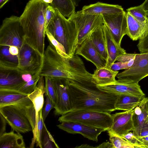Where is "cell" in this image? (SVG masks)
I'll list each match as a JSON object with an SVG mask.
<instances>
[{
	"mask_svg": "<svg viewBox=\"0 0 148 148\" xmlns=\"http://www.w3.org/2000/svg\"><path fill=\"white\" fill-rule=\"evenodd\" d=\"M18 70L22 73L34 74L40 70L43 56L25 41L18 55Z\"/></svg>",
	"mask_w": 148,
	"mask_h": 148,
	"instance_id": "8",
	"label": "cell"
},
{
	"mask_svg": "<svg viewBox=\"0 0 148 148\" xmlns=\"http://www.w3.org/2000/svg\"><path fill=\"white\" fill-rule=\"evenodd\" d=\"M106 38L108 58L106 66L110 69L111 65L120 56L126 53V51L118 44L110 32L105 24L102 25Z\"/></svg>",
	"mask_w": 148,
	"mask_h": 148,
	"instance_id": "19",
	"label": "cell"
},
{
	"mask_svg": "<svg viewBox=\"0 0 148 148\" xmlns=\"http://www.w3.org/2000/svg\"><path fill=\"white\" fill-rule=\"evenodd\" d=\"M24 108L13 105L0 107V113L5 119L12 130L18 133H24L32 131Z\"/></svg>",
	"mask_w": 148,
	"mask_h": 148,
	"instance_id": "9",
	"label": "cell"
},
{
	"mask_svg": "<svg viewBox=\"0 0 148 148\" xmlns=\"http://www.w3.org/2000/svg\"><path fill=\"white\" fill-rule=\"evenodd\" d=\"M95 148H113V146L112 144L109 142H104L103 143L99 145L97 147H95Z\"/></svg>",
	"mask_w": 148,
	"mask_h": 148,
	"instance_id": "47",
	"label": "cell"
},
{
	"mask_svg": "<svg viewBox=\"0 0 148 148\" xmlns=\"http://www.w3.org/2000/svg\"><path fill=\"white\" fill-rule=\"evenodd\" d=\"M17 68L0 69V89L18 90L25 83Z\"/></svg>",
	"mask_w": 148,
	"mask_h": 148,
	"instance_id": "18",
	"label": "cell"
},
{
	"mask_svg": "<svg viewBox=\"0 0 148 148\" xmlns=\"http://www.w3.org/2000/svg\"><path fill=\"white\" fill-rule=\"evenodd\" d=\"M45 2L49 4L53 2V0H43Z\"/></svg>",
	"mask_w": 148,
	"mask_h": 148,
	"instance_id": "53",
	"label": "cell"
},
{
	"mask_svg": "<svg viewBox=\"0 0 148 148\" xmlns=\"http://www.w3.org/2000/svg\"><path fill=\"white\" fill-rule=\"evenodd\" d=\"M142 143L140 144L138 148H148V141H142Z\"/></svg>",
	"mask_w": 148,
	"mask_h": 148,
	"instance_id": "49",
	"label": "cell"
},
{
	"mask_svg": "<svg viewBox=\"0 0 148 148\" xmlns=\"http://www.w3.org/2000/svg\"><path fill=\"white\" fill-rule=\"evenodd\" d=\"M140 5L146 13L148 12V0H145Z\"/></svg>",
	"mask_w": 148,
	"mask_h": 148,
	"instance_id": "48",
	"label": "cell"
},
{
	"mask_svg": "<svg viewBox=\"0 0 148 148\" xmlns=\"http://www.w3.org/2000/svg\"><path fill=\"white\" fill-rule=\"evenodd\" d=\"M22 136L14 131L5 132L0 136V148H25Z\"/></svg>",
	"mask_w": 148,
	"mask_h": 148,
	"instance_id": "25",
	"label": "cell"
},
{
	"mask_svg": "<svg viewBox=\"0 0 148 148\" xmlns=\"http://www.w3.org/2000/svg\"><path fill=\"white\" fill-rule=\"evenodd\" d=\"M9 48V46H0V69H13L17 67L18 56L11 54Z\"/></svg>",
	"mask_w": 148,
	"mask_h": 148,
	"instance_id": "28",
	"label": "cell"
},
{
	"mask_svg": "<svg viewBox=\"0 0 148 148\" xmlns=\"http://www.w3.org/2000/svg\"><path fill=\"white\" fill-rule=\"evenodd\" d=\"M127 27V35L133 41L142 39L148 33V23L141 22L129 12H126Z\"/></svg>",
	"mask_w": 148,
	"mask_h": 148,
	"instance_id": "20",
	"label": "cell"
},
{
	"mask_svg": "<svg viewBox=\"0 0 148 148\" xmlns=\"http://www.w3.org/2000/svg\"><path fill=\"white\" fill-rule=\"evenodd\" d=\"M137 47L140 53L148 52V33L145 37L139 40Z\"/></svg>",
	"mask_w": 148,
	"mask_h": 148,
	"instance_id": "42",
	"label": "cell"
},
{
	"mask_svg": "<svg viewBox=\"0 0 148 148\" xmlns=\"http://www.w3.org/2000/svg\"><path fill=\"white\" fill-rule=\"evenodd\" d=\"M76 147L77 148H92L94 147H93V146H90L88 145L87 144H83L82 145L79 146H77Z\"/></svg>",
	"mask_w": 148,
	"mask_h": 148,
	"instance_id": "51",
	"label": "cell"
},
{
	"mask_svg": "<svg viewBox=\"0 0 148 148\" xmlns=\"http://www.w3.org/2000/svg\"><path fill=\"white\" fill-rule=\"evenodd\" d=\"M49 5L67 18L75 12V0H53L52 3Z\"/></svg>",
	"mask_w": 148,
	"mask_h": 148,
	"instance_id": "29",
	"label": "cell"
},
{
	"mask_svg": "<svg viewBox=\"0 0 148 148\" xmlns=\"http://www.w3.org/2000/svg\"><path fill=\"white\" fill-rule=\"evenodd\" d=\"M90 34L77 46L75 54L81 56L91 62L96 68L105 67L106 61L101 56L94 46L90 39Z\"/></svg>",
	"mask_w": 148,
	"mask_h": 148,
	"instance_id": "15",
	"label": "cell"
},
{
	"mask_svg": "<svg viewBox=\"0 0 148 148\" xmlns=\"http://www.w3.org/2000/svg\"><path fill=\"white\" fill-rule=\"evenodd\" d=\"M136 54L126 53L119 57L116 61L124 63L129 64L132 66L133 64Z\"/></svg>",
	"mask_w": 148,
	"mask_h": 148,
	"instance_id": "40",
	"label": "cell"
},
{
	"mask_svg": "<svg viewBox=\"0 0 148 148\" xmlns=\"http://www.w3.org/2000/svg\"><path fill=\"white\" fill-rule=\"evenodd\" d=\"M146 13H147V17H148V12H147Z\"/></svg>",
	"mask_w": 148,
	"mask_h": 148,
	"instance_id": "55",
	"label": "cell"
},
{
	"mask_svg": "<svg viewBox=\"0 0 148 148\" xmlns=\"http://www.w3.org/2000/svg\"><path fill=\"white\" fill-rule=\"evenodd\" d=\"M68 18L74 22L76 26L77 34L76 49L93 31L104 24L102 15L84 14L81 10L75 12Z\"/></svg>",
	"mask_w": 148,
	"mask_h": 148,
	"instance_id": "7",
	"label": "cell"
},
{
	"mask_svg": "<svg viewBox=\"0 0 148 148\" xmlns=\"http://www.w3.org/2000/svg\"><path fill=\"white\" fill-rule=\"evenodd\" d=\"M32 105L27 95L16 90L0 89V107L13 105L25 108Z\"/></svg>",
	"mask_w": 148,
	"mask_h": 148,
	"instance_id": "17",
	"label": "cell"
},
{
	"mask_svg": "<svg viewBox=\"0 0 148 148\" xmlns=\"http://www.w3.org/2000/svg\"><path fill=\"white\" fill-rule=\"evenodd\" d=\"M141 141H148V136L142 138H138Z\"/></svg>",
	"mask_w": 148,
	"mask_h": 148,
	"instance_id": "52",
	"label": "cell"
},
{
	"mask_svg": "<svg viewBox=\"0 0 148 148\" xmlns=\"http://www.w3.org/2000/svg\"><path fill=\"white\" fill-rule=\"evenodd\" d=\"M10 0H0V8H3L4 5Z\"/></svg>",
	"mask_w": 148,
	"mask_h": 148,
	"instance_id": "50",
	"label": "cell"
},
{
	"mask_svg": "<svg viewBox=\"0 0 148 148\" xmlns=\"http://www.w3.org/2000/svg\"><path fill=\"white\" fill-rule=\"evenodd\" d=\"M121 137L133 145L135 148H138V145L142 143L141 140L136 136L133 132H129Z\"/></svg>",
	"mask_w": 148,
	"mask_h": 148,
	"instance_id": "38",
	"label": "cell"
},
{
	"mask_svg": "<svg viewBox=\"0 0 148 148\" xmlns=\"http://www.w3.org/2000/svg\"><path fill=\"white\" fill-rule=\"evenodd\" d=\"M40 76L64 78L80 82L89 76L84 64L78 55L64 57L57 52L49 42L45 51Z\"/></svg>",
	"mask_w": 148,
	"mask_h": 148,
	"instance_id": "2",
	"label": "cell"
},
{
	"mask_svg": "<svg viewBox=\"0 0 148 148\" xmlns=\"http://www.w3.org/2000/svg\"><path fill=\"white\" fill-rule=\"evenodd\" d=\"M9 51L11 54L14 56H18L19 54V50L17 47L14 46H10Z\"/></svg>",
	"mask_w": 148,
	"mask_h": 148,
	"instance_id": "45",
	"label": "cell"
},
{
	"mask_svg": "<svg viewBox=\"0 0 148 148\" xmlns=\"http://www.w3.org/2000/svg\"><path fill=\"white\" fill-rule=\"evenodd\" d=\"M67 79L71 111L93 110L110 113L116 110L118 95L99 89L92 82L81 83Z\"/></svg>",
	"mask_w": 148,
	"mask_h": 148,
	"instance_id": "1",
	"label": "cell"
},
{
	"mask_svg": "<svg viewBox=\"0 0 148 148\" xmlns=\"http://www.w3.org/2000/svg\"><path fill=\"white\" fill-rule=\"evenodd\" d=\"M58 121L60 122L78 123L94 127L104 129L107 131L111 126L112 117L110 113L103 111L78 110L71 111L62 115Z\"/></svg>",
	"mask_w": 148,
	"mask_h": 148,
	"instance_id": "5",
	"label": "cell"
},
{
	"mask_svg": "<svg viewBox=\"0 0 148 148\" xmlns=\"http://www.w3.org/2000/svg\"><path fill=\"white\" fill-rule=\"evenodd\" d=\"M42 109L39 112L37 123L34 133L33 134V136L32 140L30 147L33 148L35 143L36 145L42 148L41 144V136L42 132L44 121L42 116Z\"/></svg>",
	"mask_w": 148,
	"mask_h": 148,
	"instance_id": "30",
	"label": "cell"
},
{
	"mask_svg": "<svg viewBox=\"0 0 148 148\" xmlns=\"http://www.w3.org/2000/svg\"><path fill=\"white\" fill-rule=\"evenodd\" d=\"M44 77L45 95L48 96L50 98L54 104L55 107L56 102V94L55 87L50 77Z\"/></svg>",
	"mask_w": 148,
	"mask_h": 148,
	"instance_id": "35",
	"label": "cell"
},
{
	"mask_svg": "<svg viewBox=\"0 0 148 148\" xmlns=\"http://www.w3.org/2000/svg\"><path fill=\"white\" fill-rule=\"evenodd\" d=\"M148 76V52L136 54L133 65L119 73L116 75L119 81L138 83Z\"/></svg>",
	"mask_w": 148,
	"mask_h": 148,
	"instance_id": "10",
	"label": "cell"
},
{
	"mask_svg": "<svg viewBox=\"0 0 148 148\" xmlns=\"http://www.w3.org/2000/svg\"><path fill=\"white\" fill-rule=\"evenodd\" d=\"M113 148H135L134 146L123 138L110 131H107Z\"/></svg>",
	"mask_w": 148,
	"mask_h": 148,
	"instance_id": "32",
	"label": "cell"
},
{
	"mask_svg": "<svg viewBox=\"0 0 148 148\" xmlns=\"http://www.w3.org/2000/svg\"><path fill=\"white\" fill-rule=\"evenodd\" d=\"M44 77H40L34 90L28 95L34 106L36 113V126L33 134L35 131L39 112L42 109L44 103V94L45 93V87Z\"/></svg>",
	"mask_w": 148,
	"mask_h": 148,
	"instance_id": "23",
	"label": "cell"
},
{
	"mask_svg": "<svg viewBox=\"0 0 148 148\" xmlns=\"http://www.w3.org/2000/svg\"><path fill=\"white\" fill-rule=\"evenodd\" d=\"M124 10L118 5L111 4L98 2L85 5L81 11L83 13L95 15L113 14L120 13Z\"/></svg>",
	"mask_w": 148,
	"mask_h": 148,
	"instance_id": "21",
	"label": "cell"
},
{
	"mask_svg": "<svg viewBox=\"0 0 148 148\" xmlns=\"http://www.w3.org/2000/svg\"><path fill=\"white\" fill-rule=\"evenodd\" d=\"M55 9L49 5L47 7L45 16V31L49 24L54 18L55 15Z\"/></svg>",
	"mask_w": 148,
	"mask_h": 148,
	"instance_id": "41",
	"label": "cell"
},
{
	"mask_svg": "<svg viewBox=\"0 0 148 148\" xmlns=\"http://www.w3.org/2000/svg\"><path fill=\"white\" fill-rule=\"evenodd\" d=\"M49 5L43 0H30L19 17L25 34V41L43 56L46 35L45 16Z\"/></svg>",
	"mask_w": 148,
	"mask_h": 148,
	"instance_id": "3",
	"label": "cell"
},
{
	"mask_svg": "<svg viewBox=\"0 0 148 148\" xmlns=\"http://www.w3.org/2000/svg\"><path fill=\"white\" fill-rule=\"evenodd\" d=\"M45 34L47 35L49 42L53 45L59 54L66 58H71L66 54L65 49L63 46L47 30L45 31Z\"/></svg>",
	"mask_w": 148,
	"mask_h": 148,
	"instance_id": "36",
	"label": "cell"
},
{
	"mask_svg": "<svg viewBox=\"0 0 148 148\" xmlns=\"http://www.w3.org/2000/svg\"><path fill=\"white\" fill-rule=\"evenodd\" d=\"M131 67V66L128 63L118 62L113 64L110 69L113 71H117L121 69H126Z\"/></svg>",
	"mask_w": 148,
	"mask_h": 148,
	"instance_id": "43",
	"label": "cell"
},
{
	"mask_svg": "<svg viewBox=\"0 0 148 148\" xmlns=\"http://www.w3.org/2000/svg\"><path fill=\"white\" fill-rule=\"evenodd\" d=\"M55 17L46 30L63 46L66 54L72 57L75 54L77 42L75 24L73 21L63 16L58 10L55 9Z\"/></svg>",
	"mask_w": 148,
	"mask_h": 148,
	"instance_id": "4",
	"label": "cell"
},
{
	"mask_svg": "<svg viewBox=\"0 0 148 148\" xmlns=\"http://www.w3.org/2000/svg\"><path fill=\"white\" fill-rule=\"evenodd\" d=\"M133 112L134 109L112 114V124L107 131L120 136L132 131L134 128L132 120Z\"/></svg>",
	"mask_w": 148,
	"mask_h": 148,
	"instance_id": "16",
	"label": "cell"
},
{
	"mask_svg": "<svg viewBox=\"0 0 148 148\" xmlns=\"http://www.w3.org/2000/svg\"><path fill=\"white\" fill-rule=\"evenodd\" d=\"M148 110V97H145L140 104L134 109L132 120L134 126L133 132L138 137H140L145 123Z\"/></svg>",
	"mask_w": 148,
	"mask_h": 148,
	"instance_id": "22",
	"label": "cell"
},
{
	"mask_svg": "<svg viewBox=\"0 0 148 148\" xmlns=\"http://www.w3.org/2000/svg\"><path fill=\"white\" fill-rule=\"evenodd\" d=\"M41 70L34 74L32 78L25 82L18 91L27 95L32 92L34 90L40 77V73Z\"/></svg>",
	"mask_w": 148,
	"mask_h": 148,
	"instance_id": "33",
	"label": "cell"
},
{
	"mask_svg": "<svg viewBox=\"0 0 148 148\" xmlns=\"http://www.w3.org/2000/svg\"><path fill=\"white\" fill-rule=\"evenodd\" d=\"M25 40L19 17L13 15L4 19L0 28V46H15L20 50Z\"/></svg>",
	"mask_w": 148,
	"mask_h": 148,
	"instance_id": "6",
	"label": "cell"
},
{
	"mask_svg": "<svg viewBox=\"0 0 148 148\" xmlns=\"http://www.w3.org/2000/svg\"><path fill=\"white\" fill-rule=\"evenodd\" d=\"M148 136V124L145 123L142 130L140 137L142 138Z\"/></svg>",
	"mask_w": 148,
	"mask_h": 148,
	"instance_id": "46",
	"label": "cell"
},
{
	"mask_svg": "<svg viewBox=\"0 0 148 148\" xmlns=\"http://www.w3.org/2000/svg\"><path fill=\"white\" fill-rule=\"evenodd\" d=\"M102 16L104 24L117 43L121 45L123 38L127 34L126 12L124 10L118 13Z\"/></svg>",
	"mask_w": 148,
	"mask_h": 148,
	"instance_id": "12",
	"label": "cell"
},
{
	"mask_svg": "<svg viewBox=\"0 0 148 148\" xmlns=\"http://www.w3.org/2000/svg\"><path fill=\"white\" fill-rule=\"evenodd\" d=\"M144 98L128 95H119L115 103V109L125 111L133 110Z\"/></svg>",
	"mask_w": 148,
	"mask_h": 148,
	"instance_id": "27",
	"label": "cell"
},
{
	"mask_svg": "<svg viewBox=\"0 0 148 148\" xmlns=\"http://www.w3.org/2000/svg\"><path fill=\"white\" fill-rule=\"evenodd\" d=\"M46 96V98L45 105L42 112V116L44 121L45 120L51 110L55 108V105L50 98L47 95Z\"/></svg>",
	"mask_w": 148,
	"mask_h": 148,
	"instance_id": "39",
	"label": "cell"
},
{
	"mask_svg": "<svg viewBox=\"0 0 148 148\" xmlns=\"http://www.w3.org/2000/svg\"><path fill=\"white\" fill-rule=\"evenodd\" d=\"M145 123L148 124V110L147 111V114L146 118Z\"/></svg>",
	"mask_w": 148,
	"mask_h": 148,
	"instance_id": "54",
	"label": "cell"
},
{
	"mask_svg": "<svg viewBox=\"0 0 148 148\" xmlns=\"http://www.w3.org/2000/svg\"><path fill=\"white\" fill-rule=\"evenodd\" d=\"M102 25L97 27L90 35L94 46L101 56L107 61L108 54L106 40Z\"/></svg>",
	"mask_w": 148,
	"mask_h": 148,
	"instance_id": "26",
	"label": "cell"
},
{
	"mask_svg": "<svg viewBox=\"0 0 148 148\" xmlns=\"http://www.w3.org/2000/svg\"><path fill=\"white\" fill-rule=\"evenodd\" d=\"M50 78L56 94V102L54 108L55 114L62 115L71 111L67 79L56 77Z\"/></svg>",
	"mask_w": 148,
	"mask_h": 148,
	"instance_id": "11",
	"label": "cell"
},
{
	"mask_svg": "<svg viewBox=\"0 0 148 148\" xmlns=\"http://www.w3.org/2000/svg\"><path fill=\"white\" fill-rule=\"evenodd\" d=\"M0 136L5 132L7 121L3 116L0 113Z\"/></svg>",
	"mask_w": 148,
	"mask_h": 148,
	"instance_id": "44",
	"label": "cell"
},
{
	"mask_svg": "<svg viewBox=\"0 0 148 148\" xmlns=\"http://www.w3.org/2000/svg\"><path fill=\"white\" fill-rule=\"evenodd\" d=\"M58 127L67 133L71 134H79L84 137L94 141L97 142L99 135L104 129L94 127L86 125L75 122H63Z\"/></svg>",
	"mask_w": 148,
	"mask_h": 148,
	"instance_id": "13",
	"label": "cell"
},
{
	"mask_svg": "<svg viewBox=\"0 0 148 148\" xmlns=\"http://www.w3.org/2000/svg\"><path fill=\"white\" fill-rule=\"evenodd\" d=\"M119 71H113L105 67L96 68L92 74V82L97 85H105L115 82Z\"/></svg>",
	"mask_w": 148,
	"mask_h": 148,
	"instance_id": "24",
	"label": "cell"
},
{
	"mask_svg": "<svg viewBox=\"0 0 148 148\" xmlns=\"http://www.w3.org/2000/svg\"><path fill=\"white\" fill-rule=\"evenodd\" d=\"M127 10L139 21L144 23H148L147 13L140 5L130 7Z\"/></svg>",
	"mask_w": 148,
	"mask_h": 148,
	"instance_id": "34",
	"label": "cell"
},
{
	"mask_svg": "<svg viewBox=\"0 0 148 148\" xmlns=\"http://www.w3.org/2000/svg\"><path fill=\"white\" fill-rule=\"evenodd\" d=\"M26 116L30 122L32 129L33 133L35 129L36 123V113L33 105L24 108Z\"/></svg>",
	"mask_w": 148,
	"mask_h": 148,
	"instance_id": "37",
	"label": "cell"
},
{
	"mask_svg": "<svg viewBox=\"0 0 148 148\" xmlns=\"http://www.w3.org/2000/svg\"><path fill=\"white\" fill-rule=\"evenodd\" d=\"M97 86L102 90L117 95L125 94L142 98L145 97L138 83H127L116 80L110 84Z\"/></svg>",
	"mask_w": 148,
	"mask_h": 148,
	"instance_id": "14",
	"label": "cell"
},
{
	"mask_svg": "<svg viewBox=\"0 0 148 148\" xmlns=\"http://www.w3.org/2000/svg\"><path fill=\"white\" fill-rule=\"evenodd\" d=\"M42 148H59L50 133L44 124L41 136Z\"/></svg>",
	"mask_w": 148,
	"mask_h": 148,
	"instance_id": "31",
	"label": "cell"
}]
</instances>
